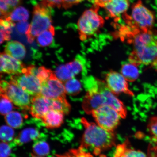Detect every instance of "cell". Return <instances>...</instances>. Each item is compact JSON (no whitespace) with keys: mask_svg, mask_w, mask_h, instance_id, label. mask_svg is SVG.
<instances>
[{"mask_svg":"<svg viewBox=\"0 0 157 157\" xmlns=\"http://www.w3.org/2000/svg\"><path fill=\"white\" fill-rule=\"evenodd\" d=\"M128 38L127 42L133 47L128 57L129 62L138 66L152 65L157 61V32L152 30L145 32L133 29Z\"/></svg>","mask_w":157,"mask_h":157,"instance_id":"obj_1","label":"cell"},{"mask_svg":"<svg viewBox=\"0 0 157 157\" xmlns=\"http://www.w3.org/2000/svg\"><path fill=\"white\" fill-rule=\"evenodd\" d=\"M81 122L84 131L80 148L90 149L98 156L116 146L117 138L114 132L105 130L85 118H82Z\"/></svg>","mask_w":157,"mask_h":157,"instance_id":"obj_2","label":"cell"},{"mask_svg":"<svg viewBox=\"0 0 157 157\" xmlns=\"http://www.w3.org/2000/svg\"><path fill=\"white\" fill-rule=\"evenodd\" d=\"M50 8L42 2L35 6L32 21L25 34L29 43H32L41 33L52 26Z\"/></svg>","mask_w":157,"mask_h":157,"instance_id":"obj_3","label":"cell"},{"mask_svg":"<svg viewBox=\"0 0 157 157\" xmlns=\"http://www.w3.org/2000/svg\"><path fill=\"white\" fill-rule=\"evenodd\" d=\"M99 8L95 5L86 10L78 20V28L81 40H86L93 36L105 24V20L98 13Z\"/></svg>","mask_w":157,"mask_h":157,"instance_id":"obj_4","label":"cell"},{"mask_svg":"<svg viewBox=\"0 0 157 157\" xmlns=\"http://www.w3.org/2000/svg\"><path fill=\"white\" fill-rule=\"evenodd\" d=\"M130 19L128 21L129 24L141 31L151 30L155 22L154 13L139 0L132 7Z\"/></svg>","mask_w":157,"mask_h":157,"instance_id":"obj_5","label":"cell"},{"mask_svg":"<svg viewBox=\"0 0 157 157\" xmlns=\"http://www.w3.org/2000/svg\"><path fill=\"white\" fill-rule=\"evenodd\" d=\"M1 93L4 94L17 107L23 111L29 110L32 98L19 86L10 81L1 82Z\"/></svg>","mask_w":157,"mask_h":157,"instance_id":"obj_6","label":"cell"},{"mask_svg":"<svg viewBox=\"0 0 157 157\" xmlns=\"http://www.w3.org/2000/svg\"><path fill=\"white\" fill-rule=\"evenodd\" d=\"M91 115L98 125L111 132H114L121 118L115 109L108 105H102L94 110Z\"/></svg>","mask_w":157,"mask_h":157,"instance_id":"obj_7","label":"cell"},{"mask_svg":"<svg viewBox=\"0 0 157 157\" xmlns=\"http://www.w3.org/2000/svg\"><path fill=\"white\" fill-rule=\"evenodd\" d=\"M10 82L19 86L30 96L41 94V83L36 76L27 71L26 67L22 73L11 76Z\"/></svg>","mask_w":157,"mask_h":157,"instance_id":"obj_8","label":"cell"},{"mask_svg":"<svg viewBox=\"0 0 157 157\" xmlns=\"http://www.w3.org/2000/svg\"><path fill=\"white\" fill-rule=\"evenodd\" d=\"M105 83L113 93L117 95L124 93L133 96L134 94L129 89L128 81L121 73L110 71L106 74Z\"/></svg>","mask_w":157,"mask_h":157,"instance_id":"obj_9","label":"cell"},{"mask_svg":"<svg viewBox=\"0 0 157 157\" xmlns=\"http://www.w3.org/2000/svg\"><path fill=\"white\" fill-rule=\"evenodd\" d=\"M98 84L103 105L110 106L118 113L121 118L125 119L127 116V110L124 104L108 88L105 82L98 79Z\"/></svg>","mask_w":157,"mask_h":157,"instance_id":"obj_10","label":"cell"},{"mask_svg":"<svg viewBox=\"0 0 157 157\" xmlns=\"http://www.w3.org/2000/svg\"><path fill=\"white\" fill-rule=\"evenodd\" d=\"M41 95L48 99L66 97V91L62 82L52 73L49 79L41 84Z\"/></svg>","mask_w":157,"mask_h":157,"instance_id":"obj_11","label":"cell"},{"mask_svg":"<svg viewBox=\"0 0 157 157\" xmlns=\"http://www.w3.org/2000/svg\"><path fill=\"white\" fill-rule=\"evenodd\" d=\"M1 73L13 75L23 73L25 68L20 60L12 57L5 52L1 54Z\"/></svg>","mask_w":157,"mask_h":157,"instance_id":"obj_12","label":"cell"},{"mask_svg":"<svg viewBox=\"0 0 157 157\" xmlns=\"http://www.w3.org/2000/svg\"><path fill=\"white\" fill-rule=\"evenodd\" d=\"M51 100L40 95L32 98L29 113L33 117L41 119L45 113L52 109Z\"/></svg>","mask_w":157,"mask_h":157,"instance_id":"obj_13","label":"cell"},{"mask_svg":"<svg viewBox=\"0 0 157 157\" xmlns=\"http://www.w3.org/2000/svg\"><path fill=\"white\" fill-rule=\"evenodd\" d=\"M129 6V0H112L103 7L112 18H117L126 12Z\"/></svg>","mask_w":157,"mask_h":157,"instance_id":"obj_14","label":"cell"},{"mask_svg":"<svg viewBox=\"0 0 157 157\" xmlns=\"http://www.w3.org/2000/svg\"><path fill=\"white\" fill-rule=\"evenodd\" d=\"M64 115L60 111L51 109L45 113L41 119L47 128H58L63 123Z\"/></svg>","mask_w":157,"mask_h":157,"instance_id":"obj_15","label":"cell"},{"mask_svg":"<svg viewBox=\"0 0 157 157\" xmlns=\"http://www.w3.org/2000/svg\"><path fill=\"white\" fill-rule=\"evenodd\" d=\"M12 57L21 60L24 59L26 51L24 45L17 41H10L6 45L5 52Z\"/></svg>","mask_w":157,"mask_h":157,"instance_id":"obj_16","label":"cell"},{"mask_svg":"<svg viewBox=\"0 0 157 157\" xmlns=\"http://www.w3.org/2000/svg\"><path fill=\"white\" fill-rule=\"evenodd\" d=\"M128 143L125 142L118 145L113 157H147L142 151L129 147Z\"/></svg>","mask_w":157,"mask_h":157,"instance_id":"obj_17","label":"cell"},{"mask_svg":"<svg viewBox=\"0 0 157 157\" xmlns=\"http://www.w3.org/2000/svg\"><path fill=\"white\" fill-rule=\"evenodd\" d=\"M39 131L34 128H27L21 131L14 139V142L17 146H20L31 141L36 140L40 135Z\"/></svg>","mask_w":157,"mask_h":157,"instance_id":"obj_18","label":"cell"},{"mask_svg":"<svg viewBox=\"0 0 157 157\" xmlns=\"http://www.w3.org/2000/svg\"><path fill=\"white\" fill-rule=\"evenodd\" d=\"M137 66L130 62L122 65L121 74L128 82H133L138 78L139 72Z\"/></svg>","mask_w":157,"mask_h":157,"instance_id":"obj_19","label":"cell"},{"mask_svg":"<svg viewBox=\"0 0 157 157\" xmlns=\"http://www.w3.org/2000/svg\"><path fill=\"white\" fill-rule=\"evenodd\" d=\"M29 17V11L24 7H17L4 19L12 22L26 21Z\"/></svg>","mask_w":157,"mask_h":157,"instance_id":"obj_20","label":"cell"},{"mask_svg":"<svg viewBox=\"0 0 157 157\" xmlns=\"http://www.w3.org/2000/svg\"><path fill=\"white\" fill-rule=\"evenodd\" d=\"M27 70L29 73L36 76L41 84L46 82L53 73L50 70L43 66L37 68L34 66H30L27 67Z\"/></svg>","mask_w":157,"mask_h":157,"instance_id":"obj_21","label":"cell"},{"mask_svg":"<svg viewBox=\"0 0 157 157\" xmlns=\"http://www.w3.org/2000/svg\"><path fill=\"white\" fill-rule=\"evenodd\" d=\"M51 100L52 109L61 112L64 115H67L71 109L70 104L66 99V97H60Z\"/></svg>","mask_w":157,"mask_h":157,"instance_id":"obj_22","label":"cell"},{"mask_svg":"<svg viewBox=\"0 0 157 157\" xmlns=\"http://www.w3.org/2000/svg\"><path fill=\"white\" fill-rule=\"evenodd\" d=\"M55 34V28L52 25L48 29L41 33L37 36V42L41 47L48 46L52 44Z\"/></svg>","mask_w":157,"mask_h":157,"instance_id":"obj_23","label":"cell"},{"mask_svg":"<svg viewBox=\"0 0 157 157\" xmlns=\"http://www.w3.org/2000/svg\"><path fill=\"white\" fill-rule=\"evenodd\" d=\"M21 0H1V19H4L20 4Z\"/></svg>","mask_w":157,"mask_h":157,"instance_id":"obj_24","label":"cell"},{"mask_svg":"<svg viewBox=\"0 0 157 157\" xmlns=\"http://www.w3.org/2000/svg\"><path fill=\"white\" fill-rule=\"evenodd\" d=\"M5 119L7 125L13 128H18L23 124V118L18 112L11 111L5 116Z\"/></svg>","mask_w":157,"mask_h":157,"instance_id":"obj_25","label":"cell"},{"mask_svg":"<svg viewBox=\"0 0 157 157\" xmlns=\"http://www.w3.org/2000/svg\"><path fill=\"white\" fill-rule=\"evenodd\" d=\"M1 44L5 41H9L11 39V33L12 28L14 26V23L6 20L5 19H1Z\"/></svg>","mask_w":157,"mask_h":157,"instance_id":"obj_26","label":"cell"},{"mask_svg":"<svg viewBox=\"0 0 157 157\" xmlns=\"http://www.w3.org/2000/svg\"><path fill=\"white\" fill-rule=\"evenodd\" d=\"M64 86L66 93L71 95H77L82 90L81 83L74 78L65 82Z\"/></svg>","mask_w":157,"mask_h":157,"instance_id":"obj_27","label":"cell"},{"mask_svg":"<svg viewBox=\"0 0 157 157\" xmlns=\"http://www.w3.org/2000/svg\"><path fill=\"white\" fill-rule=\"evenodd\" d=\"M55 74L57 78L62 82H65L74 77L66 64L59 66L56 68Z\"/></svg>","mask_w":157,"mask_h":157,"instance_id":"obj_28","label":"cell"},{"mask_svg":"<svg viewBox=\"0 0 157 157\" xmlns=\"http://www.w3.org/2000/svg\"><path fill=\"white\" fill-rule=\"evenodd\" d=\"M33 151L35 155L43 157L47 156L50 152V147L48 143L40 141L33 146Z\"/></svg>","mask_w":157,"mask_h":157,"instance_id":"obj_29","label":"cell"},{"mask_svg":"<svg viewBox=\"0 0 157 157\" xmlns=\"http://www.w3.org/2000/svg\"><path fill=\"white\" fill-rule=\"evenodd\" d=\"M66 65L74 76L80 73L84 67L83 61L79 57L75 58L72 61L66 64Z\"/></svg>","mask_w":157,"mask_h":157,"instance_id":"obj_30","label":"cell"},{"mask_svg":"<svg viewBox=\"0 0 157 157\" xmlns=\"http://www.w3.org/2000/svg\"><path fill=\"white\" fill-rule=\"evenodd\" d=\"M13 108V103L4 94L1 93L0 112L1 114L6 115L12 111Z\"/></svg>","mask_w":157,"mask_h":157,"instance_id":"obj_31","label":"cell"},{"mask_svg":"<svg viewBox=\"0 0 157 157\" xmlns=\"http://www.w3.org/2000/svg\"><path fill=\"white\" fill-rule=\"evenodd\" d=\"M14 131L8 125H3L1 128L0 137L2 142L8 143L13 140Z\"/></svg>","mask_w":157,"mask_h":157,"instance_id":"obj_32","label":"cell"},{"mask_svg":"<svg viewBox=\"0 0 157 157\" xmlns=\"http://www.w3.org/2000/svg\"><path fill=\"white\" fill-rule=\"evenodd\" d=\"M148 132L155 142H157V116L151 117L147 125Z\"/></svg>","mask_w":157,"mask_h":157,"instance_id":"obj_33","label":"cell"},{"mask_svg":"<svg viewBox=\"0 0 157 157\" xmlns=\"http://www.w3.org/2000/svg\"><path fill=\"white\" fill-rule=\"evenodd\" d=\"M68 154L70 157H94L90 153L84 151L83 149L80 147L78 149H72Z\"/></svg>","mask_w":157,"mask_h":157,"instance_id":"obj_34","label":"cell"},{"mask_svg":"<svg viewBox=\"0 0 157 157\" xmlns=\"http://www.w3.org/2000/svg\"><path fill=\"white\" fill-rule=\"evenodd\" d=\"M11 153V149L8 143L2 142L1 143V157H9Z\"/></svg>","mask_w":157,"mask_h":157,"instance_id":"obj_35","label":"cell"},{"mask_svg":"<svg viewBox=\"0 0 157 157\" xmlns=\"http://www.w3.org/2000/svg\"><path fill=\"white\" fill-rule=\"evenodd\" d=\"M29 25L27 21H19L17 25V30L21 34H25L28 30Z\"/></svg>","mask_w":157,"mask_h":157,"instance_id":"obj_36","label":"cell"},{"mask_svg":"<svg viewBox=\"0 0 157 157\" xmlns=\"http://www.w3.org/2000/svg\"><path fill=\"white\" fill-rule=\"evenodd\" d=\"M42 3L50 7H62V0H42Z\"/></svg>","mask_w":157,"mask_h":157,"instance_id":"obj_37","label":"cell"},{"mask_svg":"<svg viewBox=\"0 0 157 157\" xmlns=\"http://www.w3.org/2000/svg\"><path fill=\"white\" fill-rule=\"evenodd\" d=\"M84 0H62V6L65 9H68L74 5L81 3Z\"/></svg>","mask_w":157,"mask_h":157,"instance_id":"obj_38","label":"cell"},{"mask_svg":"<svg viewBox=\"0 0 157 157\" xmlns=\"http://www.w3.org/2000/svg\"><path fill=\"white\" fill-rule=\"evenodd\" d=\"M111 1L112 0H94V2L95 6L99 8H103L106 4Z\"/></svg>","mask_w":157,"mask_h":157,"instance_id":"obj_39","label":"cell"},{"mask_svg":"<svg viewBox=\"0 0 157 157\" xmlns=\"http://www.w3.org/2000/svg\"><path fill=\"white\" fill-rule=\"evenodd\" d=\"M32 157H43L38 156L35 155H32Z\"/></svg>","mask_w":157,"mask_h":157,"instance_id":"obj_40","label":"cell"}]
</instances>
